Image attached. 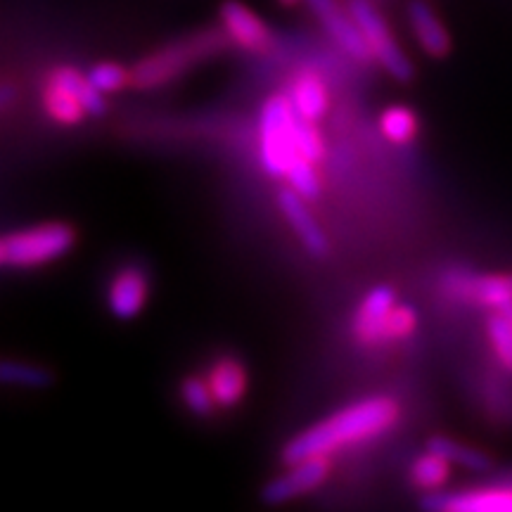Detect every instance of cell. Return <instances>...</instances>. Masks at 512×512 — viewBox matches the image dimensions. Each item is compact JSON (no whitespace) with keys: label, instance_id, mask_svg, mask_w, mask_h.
Masks as SVG:
<instances>
[{"label":"cell","instance_id":"cell-23","mask_svg":"<svg viewBox=\"0 0 512 512\" xmlns=\"http://www.w3.org/2000/svg\"><path fill=\"white\" fill-rule=\"evenodd\" d=\"M181 401L192 415H197V418H209V415L219 408L216 406L214 394H211L209 389L207 377L197 375L185 377L181 382Z\"/></svg>","mask_w":512,"mask_h":512},{"label":"cell","instance_id":"cell-2","mask_svg":"<svg viewBox=\"0 0 512 512\" xmlns=\"http://www.w3.org/2000/svg\"><path fill=\"white\" fill-rule=\"evenodd\" d=\"M228 46L230 38L223 29H202L190 36L178 38L169 46L145 55L131 69V86L138 88V91L162 88L195 67V64L223 53Z\"/></svg>","mask_w":512,"mask_h":512},{"label":"cell","instance_id":"cell-5","mask_svg":"<svg viewBox=\"0 0 512 512\" xmlns=\"http://www.w3.org/2000/svg\"><path fill=\"white\" fill-rule=\"evenodd\" d=\"M5 266L34 268L62 259L76 245V230L69 223H41L5 235Z\"/></svg>","mask_w":512,"mask_h":512},{"label":"cell","instance_id":"cell-21","mask_svg":"<svg viewBox=\"0 0 512 512\" xmlns=\"http://www.w3.org/2000/svg\"><path fill=\"white\" fill-rule=\"evenodd\" d=\"M382 136L394 145H408L418 138L420 119L411 107L392 105L382 112L380 117Z\"/></svg>","mask_w":512,"mask_h":512},{"label":"cell","instance_id":"cell-9","mask_svg":"<svg viewBox=\"0 0 512 512\" xmlns=\"http://www.w3.org/2000/svg\"><path fill=\"white\" fill-rule=\"evenodd\" d=\"M330 477V458L313 456L299 463H290V470L271 479L261 489V501L266 505H285L297 501V498L309 496L316 491L325 479Z\"/></svg>","mask_w":512,"mask_h":512},{"label":"cell","instance_id":"cell-28","mask_svg":"<svg viewBox=\"0 0 512 512\" xmlns=\"http://www.w3.org/2000/svg\"><path fill=\"white\" fill-rule=\"evenodd\" d=\"M496 313H503V316L508 318V320H510V325H512V304H510V306H505L503 311H496Z\"/></svg>","mask_w":512,"mask_h":512},{"label":"cell","instance_id":"cell-7","mask_svg":"<svg viewBox=\"0 0 512 512\" xmlns=\"http://www.w3.org/2000/svg\"><path fill=\"white\" fill-rule=\"evenodd\" d=\"M441 290L456 302L496 313L512 304V273L448 271L441 278Z\"/></svg>","mask_w":512,"mask_h":512},{"label":"cell","instance_id":"cell-22","mask_svg":"<svg viewBox=\"0 0 512 512\" xmlns=\"http://www.w3.org/2000/svg\"><path fill=\"white\" fill-rule=\"evenodd\" d=\"M486 337H489V347L494 351L498 366L505 373L512 375V325L503 313H491L486 320Z\"/></svg>","mask_w":512,"mask_h":512},{"label":"cell","instance_id":"cell-1","mask_svg":"<svg viewBox=\"0 0 512 512\" xmlns=\"http://www.w3.org/2000/svg\"><path fill=\"white\" fill-rule=\"evenodd\" d=\"M399 415V403L389 396H370V399L351 403L287 441L283 463H299L313 456L330 458L339 448L366 444L392 430L399 422Z\"/></svg>","mask_w":512,"mask_h":512},{"label":"cell","instance_id":"cell-29","mask_svg":"<svg viewBox=\"0 0 512 512\" xmlns=\"http://www.w3.org/2000/svg\"><path fill=\"white\" fill-rule=\"evenodd\" d=\"M0 266H5V245H3V238H0Z\"/></svg>","mask_w":512,"mask_h":512},{"label":"cell","instance_id":"cell-12","mask_svg":"<svg viewBox=\"0 0 512 512\" xmlns=\"http://www.w3.org/2000/svg\"><path fill=\"white\" fill-rule=\"evenodd\" d=\"M150 299V275L140 266H124L114 273L107 290V309L114 318L133 320Z\"/></svg>","mask_w":512,"mask_h":512},{"label":"cell","instance_id":"cell-4","mask_svg":"<svg viewBox=\"0 0 512 512\" xmlns=\"http://www.w3.org/2000/svg\"><path fill=\"white\" fill-rule=\"evenodd\" d=\"M43 105L48 117L62 126H74L86 117H102L105 95L74 67H57L43 86Z\"/></svg>","mask_w":512,"mask_h":512},{"label":"cell","instance_id":"cell-27","mask_svg":"<svg viewBox=\"0 0 512 512\" xmlns=\"http://www.w3.org/2000/svg\"><path fill=\"white\" fill-rule=\"evenodd\" d=\"M17 100V91L15 86H10V83H0V114L5 110H10L12 102Z\"/></svg>","mask_w":512,"mask_h":512},{"label":"cell","instance_id":"cell-24","mask_svg":"<svg viewBox=\"0 0 512 512\" xmlns=\"http://www.w3.org/2000/svg\"><path fill=\"white\" fill-rule=\"evenodd\" d=\"M86 76L102 95L119 93L121 88L131 86V72L121 67V64H114V62L95 64V67Z\"/></svg>","mask_w":512,"mask_h":512},{"label":"cell","instance_id":"cell-8","mask_svg":"<svg viewBox=\"0 0 512 512\" xmlns=\"http://www.w3.org/2000/svg\"><path fill=\"white\" fill-rule=\"evenodd\" d=\"M422 508L439 512H512V482L460 491H430Z\"/></svg>","mask_w":512,"mask_h":512},{"label":"cell","instance_id":"cell-13","mask_svg":"<svg viewBox=\"0 0 512 512\" xmlns=\"http://www.w3.org/2000/svg\"><path fill=\"white\" fill-rule=\"evenodd\" d=\"M396 306V292L389 285H377L358 306L354 316V337L363 347H377L384 342V323Z\"/></svg>","mask_w":512,"mask_h":512},{"label":"cell","instance_id":"cell-18","mask_svg":"<svg viewBox=\"0 0 512 512\" xmlns=\"http://www.w3.org/2000/svg\"><path fill=\"white\" fill-rule=\"evenodd\" d=\"M427 448L434 453H439L441 458H446L451 465L463 467L470 472H489L491 470V458L489 453L479 451L475 446H467L463 441L448 439V437H432Z\"/></svg>","mask_w":512,"mask_h":512},{"label":"cell","instance_id":"cell-15","mask_svg":"<svg viewBox=\"0 0 512 512\" xmlns=\"http://www.w3.org/2000/svg\"><path fill=\"white\" fill-rule=\"evenodd\" d=\"M406 15L413 36L418 38L420 48L425 50L427 55L434 57V60H441V57L451 53V34H448L444 22H441L439 15L434 12V8L427 0H411Z\"/></svg>","mask_w":512,"mask_h":512},{"label":"cell","instance_id":"cell-20","mask_svg":"<svg viewBox=\"0 0 512 512\" xmlns=\"http://www.w3.org/2000/svg\"><path fill=\"white\" fill-rule=\"evenodd\" d=\"M55 382V375L48 368L34 366L24 361H0V384L17 389H46Z\"/></svg>","mask_w":512,"mask_h":512},{"label":"cell","instance_id":"cell-14","mask_svg":"<svg viewBox=\"0 0 512 512\" xmlns=\"http://www.w3.org/2000/svg\"><path fill=\"white\" fill-rule=\"evenodd\" d=\"M278 204L280 211L285 214L287 223H290L294 235L302 242L306 252L311 256H325L328 254V238H325L323 228L318 226V221L313 219V214L306 207V200L299 195L297 190L285 188L278 192Z\"/></svg>","mask_w":512,"mask_h":512},{"label":"cell","instance_id":"cell-6","mask_svg":"<svg viewBox=\"0 0 512 512\" xmlns=\"http://www.w3.org/2000/svg\"><path fill=\"white\" fill-rule=\"evenodd\" d=\"M349 12L356 19V24L361 27L366 43L373 53L375 62L382 64V69L392 79L406 83L413 79V62L408 60V55L399 48V43L394 41L392 29L387 27L384 17L377 12V8L370 0H349Z\"/></svg>","mask_w":512,"mask_h":512},{"label":"cell","instance_id":"cell-10","mask_svg":"<svg viewBox=\"0 0 512 512\" xmlns=\"http://www.w3.org/2000/svg\"><path fill=\"white\" fill-rule=\"evenodd\" d=\"M219 19L221 29L226 31L233 46L254 55H266L273 50V31L268 29L264 19L256 15L254 10H249L247 5H242L240 0H226L219 10Z\"/></svg>","mask_w":512,"mask_h":512},{"label":"cell","instance_id":"cell-30","mask_svg":"<svg viewBox=\"0 0 512 512\" xmlns=\"http://www.w3.org/2000/svg\"><path fill=\"white\" fill-rule=\"evenodd\" d=\"M280 5H297V3H304V0H278Z\"/></svg>","mask_w":512,"mask_h":512},{"label":"cell","instance_id":"cell-26","mask_svg":"<svg viewBox=\"0 0 512 512\" xmlns=\"http://www.w3.org/2000/svg\"><path fill=\"white\" fill-rule=\"evenodd\" d=\"M299 147H302V155L309 159V162L318 164L325 155V145H323V136L318 133L316 121H306L302 119L299 124Z\"/></svg>","mask_w":512,"mask_h":512},{"label":"cell","instance_id":"cell-11","mask_svg":"<svg viewBox=\"0 0 512 512\" xmlns=\"http://www.w3.org/2000/svg\"><path fill=\"white\" fill-rule=\"evenodd\" d=\"M306 3H309L313 15L318 17V22L323 24L332 41H335L344 53L363 64L375 62V57L370 53L366 43V36H363L356 19L351 17L349 8L344 10L337 0H306Z\"/></svg>","mask_w":512,"mask_h":512},{"label":"cell","instance_id":"cell-25","mask_svg":"<svg viewBox=\"0 0 512 512\" xmlns=\"http://www.w3.org/2000/svg\"><path fill=\"white\" fill-rule=\"evenodd\" d=\"M418 330V311L408 304H396L384 323V342H401Z\"/></svg>","mask_w":512,"mask_h":512},{"label":"cell","instance_id":"cell-3","mask_svg":"<svg viewBox=\"0 0 512 512\" xmlns=\"http://www.w3.org/2000/svg\"><path fill=\"white\" fill-rule=\"evenodd\" d=\"M302 117L294 112L290 95H273L259 117L261 164L273 178H287L297 164L309 162L299 147Z\"/></svg>","mask_w":512,"mask_h":512},{"label":"cell","instance_id":"cell-19","mask_svg":"<svg viewBox=\"0 0 512 512\" xmlns=\"http://www.w3.org/2000/svg\"><path fill=\"white\" fill-rule=\"evenodd\" d=\"M408 477H411V484L415 489L430 494V491H439L448 482V477H451V463L427 448L422 456L413 460Z\"/></svg>","mask_w":512,"mask_h":512},{"label":"cell","instance_id":"cell-17","mask_svg":"<svg viewBox=\"0 0 512 512\" xmlns=\"http://www.w3.org/2000/svg\"><path fill=\"white\" fill-rule=\"evenodd\" d=\"M290 102L294 112L306 121H318L328 110V88L318 74L306 72L292 81Z\"/></svg>","mask_w":512,"mask_h":512},{"label":"cell","instance_id":"cell-16","mask_svg":"<svg viewBox=\"0 0 512 512\" xmlns=\"http://www.w3.org/2000/svg\"><path fill=\"white\" fill-rule=\"evenodd\" d=\"M207 382L219 408L238 406V403L245 399L249 389L247 368L233 356L219 358V361L209 368Z\"/></svg>","mask_w":512,"mask_h":512}]
</instances>
